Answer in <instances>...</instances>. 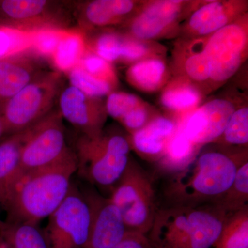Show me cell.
Returning a JSON list of instances; mask_svg holds the SVG:
<instances>
[{"instance_id":"6da1fadb","label":"cell","mask_w":248,"mask_h":248,"mask_svg":"<svg viewBox=\"0 0 248 248\" xmlns=\"http://www.w3.org/2000/svg\"><path fill=\"white\" fill-rule=\"evenodd\" d=\"M246 161L248 148L202 149L185 168L171 176L164 191L166 198L175 206L214 204L228 190L238 168Z\"/></svg>"},{"instance_id":"7a4b0ae2","label":"cell","mask_w":248,"mask_h":248,"mask_svg":"<svg viewBox=\"0 0 248 248\" xmlns=\"http://www.w3.org/2000/svg\"><path fill=\"white\" fill-rule=\"evenodd\" d=\"M76 172V156L73 151L51 166L18 178L2 207L6 213L5 220L39 226L64 200Z\"/></svg>"},{"instance_id":"3957f363","label":"cell","mask_w":248,"mask_h":248,"mask_svg":"<svg viewBox=\"0 0 248 248\" xmlns=\"http://www.w3.org/2000/svg\"><path fill=\"white\" fill-rule=\"evenodd\" d=\"M231 215L213 204L169 205L157 210L148 237L155 248H213Z\"/></svg>"},{"instance_id":"277c9868","label":"cell","mask_w":248,"mask_h":248,"mask_svg":"<svg viewBox=\"0 0 248 248\" xmlns=\"http://www.w3.org/2000/svg\"><path fill=\"white\" fill-rule=\"evenodd\" d=\"M130 150L129 136L117 130H103L93 138L81 135L73 151L76 173L92 185L110 190L128 164Z\"/></svg>"},{"instance_id":"5b68a950","label":"cell","mask_w":248,"mask_h":248,"mask_svg":"<svg viewBox=\"0 0 248 248\" xmlns=\"http://www.w3.org/2000/svg\"><path fill=\"white\" fill-rule=\"evenodd\" d=\"M63 75L44 72L21 90L1 109L6 135L29 128L54 110L64 86Z\"/></svg>"},{"instance_id":"8992f818","label":"cell","mask_w":248,"mask_h":248,"mask_svg":"<svg viewBox=\"0 0 248 248\" xmlns=\"http://www.w3.org/2000/svg\"><path fill=\"white\" fill-rule=\"evenodd\" d=\"M119 209L128 231L148 234L157 209L153 182L141 166L130 158L109 197Z\"/></svg>"},{"instance_id":"52a82bcc","label":"cell","mask_w":248,"mask_h":248,"mask_svg":"<svg viewBox=\"0 0 248 248\" xmlns=\"http://www.w3.org/2000/svg\"><path fill=\"white\" fill-rule=\"evenodd\" d=\"M248 16L205 37V50L210 62V91L228 81L248 57Z\"/></svg>"},{"instance_id":"ba28073f","label":"cell","mask_w":248,"mask_h":248,"mask_svg":"<svg viewBox=\"0 0 248 248\" xmlns=\"http://www.w3.org/2000/svg\"><path fill=\"white\" fill-rule=\"evenodd\" d=\"M63 120L58 109H54L28 128L15 182L28 172L58 162L73 151L66 143Z\"/></svg>"},{"instance_id":"9c48e42d","label":"cell","mask_w":248,"mask_h":248,"mask_svg":"<svg viewBox=\"0 0 248 248\" xmlns=\"http://www.w3.org/2000/svg\"><path fill=\"white\" fill-rule=\"evenodd\" d=\"M91 210L82 190L72 182L62 203L42 230L48 248H84L89 237Z\"/></svg>"},{"instance_id":"30bf717a","label":"cell","mask_w":248,"mask_h":248,"mask_svg":"<svg viewBox=\"0 0 248 248\" xmlns=\"http://www.w3.org/2000/svg\"><path fill=\"white\" fill-rule=\"evenodd\" d=\"M190 1H141L138 11L121 31L140 40L155 41L179 35L180 22L190 15Z\"/></svg>"},{"instance_id":"8fae6325","label":"cell","mask_w":248,"mask_h":248,"mask_svg":"<svg viewBox=\"0 0 248 248\" xmlns=\"http://www.w3.org/2000/svg\"><path fill=\"white\" fill-rule=\"evenodd\" d=\"M1 22L27 30L71 29L75 2L50 0H0Z\"/></svg>"},{"instance_id":"7c38bea8","label":"cell","mask_w":248,"mask_h":248,"mask_svg":"<svg viewBox=\"0 0 248 248\" xmlns=\"http://www.w3.org/2000/svg\"><path fill=\"white\" fill-rule=\"evenodd\" d=\"M236 109V104L230 99L217 98L179 116L178 124L192 143L203 148L221 136Z\"/></svg>"},{"instance_id":"4fadbf2b","label":"cell","mask_w":248,"mask_h":248,"mask_svg":"<svg viewBox=\"0 0 248 248\" xmlns=\"http://www.w3.org/2000/svg\"><path fill=\"white\" fill-rule=\"evenodd\" d=\"M83 193L91 210L89 237L84 248H110L120 242L128 232L119 209L109 197L86 189Z\"/></svg>"},{"instance_id":"5bb4252c","label":"cell","mask_w":248,"mask_h":248,"mask_svg":"<svg viewBox=\"0 0 248 248\" xmlns=\"http://www.w3.org/2000/svg\"><path fill=\"white\" fill-rule=\"evenodd\" d=\"M58 103L63 119L81 135L93 138L104 130L108 115L102 98L91 97L70 85L62 90Z\"/></svg>"},{"instance_id":"9a60e30c","label":"cell","mask_w":248,"mask_h":248,"mask_svg":"<svg viewBox=\"0 0 248 248\" xmlns=\"http://www.w3.org/2000/svg\"><path fill=\"white\" fill-rule=\"evenodd\" d=\"M248 1L227 0L200 3L181 26L182 38L208 37L247 14Z\"/></svg>"},{"instance_id":"2e32d148","label":"cell","mask_w":248,"mask_h":248,"mask_svg":"<svg viewBox=\"0 0 248 248\" xmlns=\"http://www.w3.org/2000/svg\"><path fill=\"white\" fill-rule=\"evenodd\" d=\"M141 1L94 0L75 3L76 28L85 33L97 29L122 27L138 11Z\"/></svg>"},{"instance_id":"e0dca14e","label":"cell","mask_w":248,"mask_h":248,"mask_svg":"<svg viewBox=\"0 0 248 248\" xmlns=\"http://www.w3.org/2000/svg\"><path fill=\"white\" fill-rule=\"evenodd\" d=\"M45 62L31 48L0 60V110L21 90L47 71Z\"/></svg>"},{"instance_id":"ac0fdd59","label":"cell","mask_w":248,"mask_h":248,"mask_svg":"<svg viewBox=\"0 0 248 248\" xmlns=\"http://www.w3.org/2000/svg\"><path fill=\"white\" fill-rule=\"evenodd\" d=\"M205 37L177 41L174 51L177 76L193 83L204 93L210 91V62L205 50Z\"/></svg>"},{"instance_id":"d6986e66","label":"cell","mask_w":248,"mask_h":248,"mask_svg":"<svg viewBox=\"0 0 248 248\" xmlns=\"http://www.w3.org/2000/svg\"><path fill=\"white\" fill-rule=\"evenodd\" d=\"M178 127L177 117L155 116L143 128L129 135L131 149L143 159L156 163Z\"/></svg>"},{"instance_id":"ffe728a7","label":"cell","mask_w":248,"mask_h":248,"mask_svg":"<svg viewBox=\"0 0 248 248\" xmlns=\"http://www.w3.org/2000/svg\"><path fill=\"white\" fill-rule=\"evenodd\" d=\"M170 73L162 57H155L130 65L125 73L129 84L141 92L153 93L164 89Z\"/></svg>"},{"instance_id":"44dd1931","label":"cell","mask_w":248,"mask_h":248,"mask_svg":"<svg viewBox=\"0 0 248 248\" xmlns=\"http://www.w3.org/2000/svg\"><path fill=\"white\" fill-rule=\"evenodd\" d=\"M204 96L198 86L184 77L176 76L162 89L160 102L174 117H179L200 106Z\"/></svg>"},{"instance_id":"7402d4cb","label":"cell","mask_w":248,"mask_h":248,"mask_svg":"<svg viewBox=\"0 0 248 248\" xmlns=\"http://www.w3.org/2000/svg\"><path fill=\"white\" fill-rule=\"evenodd\" d=\"M28 128L8 135L0 141V205L4 206L20 165Z\"/></svg>"},{"instance_id":"603a6c76","label":"cell","mask_w":248,"mask_h":248,"mask_svg":"<svg viewBox=\"0 0 248 248\" xmlns=\"http://www.w3.org/2000/svg\"><path fill=\"white\" fill-rule=\"evenodd\" d=\"M86 51V33L71 28L64 31L48 62L54 71L66 75L79 64Z\"/></svg>"},{"instance_id":"cb8c5ba5","label":"cell","mask_w":248,"mask_h":248,"mask_svg":"<svg viewBox=\"0 0 248 248\" xmlns=\"http://www.w3.org/2000/svg\"><path fill=\"white\" fill-rule=\"evenodd\" d=\"M202 148L196 146L183 133L178 124L177 131L170 139L164 155L156 162L158 169L161 172L174 174L195 159Z\"/></svg>"},{"instance_id":"d4e9b609","label":"cell","mask_w":248,"mask_h":248,"mask_svg":"<svg viewBox=\"0 0 248 248\" xmlns=\"http://www.w3.org/2000/svg\"><path fill=\"white\" fill-rule=\"evenodd\" d=\"M0 236L11 248H48L39 226L0 219Z\"/></svg>"},{"instance_id":"484cf974","label":"cell","mask_w":248,"mask_h":248,"mask_svg":"<svg viewBox=\"0 0 248 248\" xmlns=\"http://www.w3.org/2000/svg\"><path fill=\"white\" fill-rule=\"evenodd\" d=\"M86 48L107 62H118L122 54L124 33L113 28L97 29L86 33Z\"/></svg>"},{"instance_id":"4316f807","label":"cell","mask_w":248,"mask_h":248,"mask_svg":"<svg viewBox=\"0 0 248 248\" xmlns=\"http://www.w3.org/2000/svg\"><path fill=\"white\" fill-rule=\"evenodd\" d=\"M213 205L233 214L248 207V161L240 165L228 190Z\"/></svg>"},{"instance_id":"83f0119b","label":"cell","mask_w":248,"mask_h":248,"mask_svg":"<svg viewBox=\"0 0 248 248\" xmlns=\"http://www.w3.org/2000/svg\"><path fill=\"white\" fill-rule=\"evenodd\" d=\"M213 248H248V207L230 215Z\"/></svg>"},{"instance_id":"f1b7e54d","label":"cell","mask_w":248,"mask_h":248,"mask_svg":"<svg viewBox=\"0 0 248 248\" xmlns=\"http://www.w3.org/2000/svg\"><path fill=\"white\" fill-rule=\"evenodd\" d=\"M39 31L0 23V60L31 48Z\"/></svg>"},{"instance_id":"f546056e","label":"cell","mask_w":248,"mask_h":248,"mask_svg":"<svg viewBox=\"0 0 248 248\" xmlns=\"http://www.w3.org/2000/svg\"><path fill=\"white\" fill-rule=\"evenodd\" d=\"M122 32L124 40L122 54L118 62L120 63L130 66L146 59L155 57L164 58L166 55L165 46L155 41L140 40Z\"/></svg>"},{"instance_id":"4dcf8cb0","label":"cell","mask_w":248,"mask_h":248,"mask_svg":"<svg viewBox=\"0 0 248 248\" xmlns=\"http://www.w3.org/2000/svg\"><path fill=\"white\" fill-rule=\"evenodd\" d=\"M213 143L232 148H248V108H236L224 131Z\"/></svg>"},{"instance_id":"1f68e13d","label":"cell","mask_w":248,"mask_h":248,"mask_svg":"<svg viewBox=\"0 0 248 248\" xmlns=\"http://www.w3.org/2000/svg\"><path fill=\"white\" fill-rule=\"evenodd\" d=\"M66 76L71 86L91 97L102 98L115 91L110 84L91 76L78 65Z\"/></svg>"},{"instance_id":"d6a6232c","label":"cell","mask_w":248,"mask_h":248,"mask_svg":"<svg viewBox=\"0 0 248 248\" xmlns=\"http://www.w3.org/2000/svg\"><path fill=\"white\" fill-rule=\"evenodd\" d=\"M78 66L94 78L110 84L114 89H117L118 86V77L113 64L87 48Z\"/></svg>"},{"instance_id":"836d02e7","label":"cell","mask_w":248,"mask_h":248,"mask_svg":"<svg viewBox=\"0 0 248 248\" xmlns=\"http://www.w3.org/2000/svg\"><path fill=\"white\" fill-rule=\"evenodd\" d=\"M143 102L135 94L113 91L108 95L106 108L108 115L120 122L130 111Z\"/></svg>"},{"instance_id":"e575fe53","label":"cell","mask_w":248,"mask_h":248,"mask_svg":"<svg viewBox=\"0 0 248 248\" xmlns=\"http://www.w3.org/2000/svg\"><path fill=\"white\" fill-rule=\"evenodd\" d=\"M152 108L143 102L125 116L120 123L128 132L129 135L138 131L149 123L156 116Z\"/></svg>"},{"instance_id":"d590c367","label":"cell","mask_w":248,"mask_h":248,"mask_svg":"<svg viewBox=\"0 0 248 248\" xmlns=\"http://www.w3.org/2000/svg\"><path fill=\"white\" fill-rule=\"evenodd\" d=\"M110 248H155L146 234L128 231L123 239Z\"/></svg>"},{"instance_id":"8d00e7d4","label":"cell","mask_w":248,"mask_h":248,"mask_svg":"<svg viewBox=\"0 0 248 248\" xmlns=\"http://www.w3.org/2000/svg\"><path fill=\"white\" fill-rule=\"evenodd\" d=\"M5 135H6V126H5L4 118H3L1 110H0V140Z\"/></svg>"},{"instance_id":"74e56055","label":"cell","mask_w":248,"mask_h":248,"mask_svg":"<svg viewBox=\"0 0 248 248\" xmlns=\"http://www.w3.org/2000/svg\"><path fill=\"white\" fill-rule=\"evenodd\" d=\"M0 248H11L9 244L1 236H0Z\"/></svg>"},{"instance_id":"f35d334b","label":"cell","mask_w":248,"mask_h":248,"mask_svg":"<svg viewBox=\"0 0 248 248\" xmlns=\"http://www.w3.org/2000/svg\"><path fill=\"white\" fill-rule=\"evenodd\" d=\"M1 22V16H0V23Z\"/></svg>"}]
</instances>
